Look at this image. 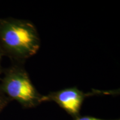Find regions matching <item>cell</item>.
<instances>
[{
    "label": "cell",
    "instance_id": "1",
    "mask_svg": "<svg viewBox=\"0 0 120 120\" xmlns=\"http://www.w3.org/2000/svg\"><path fill=\"white\" fill-rule=\"evenodd\" d=\"M36 28L28 21L0 19V51L3 56L21 64L34 56L40 47Z\"/></svg>",
    "mask_w": 120,
    "mask_h": 120
},
{
    "label": "cell",
    "instance_id": "2",
    "mask_svg": "<svg viewBox=\"0 0 120 120\" xmlns=\"http://www.w3.org/2000/svg\"><path fill=\"white\" fill-rule=\"evenodd\" d=\"M0 90L7 98L17 101L24 108H32L44 102V96L36 89L27 72L15 64L4 72Z\"/></svg>",
    "mask_w": 120,
    "mask_h": 120
},
{
    "label": "cell",
    "instance_id": "3",
    "mask_svg": "<svg viewBox=\"0 0 120 120\" xmlns=\"http://www.w3.org/2000/svg\"><path fill=\"white\" fill-rule=\"evenodd\" d=\"M87 96L76 87L67 88L44 96V102L54 101L73 118L80 116L79 111Z\"/></svg>",
    "mask_w": 120,
    "mask_h": 120
},
{
    "label": "cell",
    "instance_id": "4",
    "mask_svg": "<svg viewBox=\"0 0 120 120\" xmlns=\"http://www.w3.org/2000/svg\"><path fill=\"white\" fill-rule=\"evenodd\" d=\"M10 99L6 96V95L0 90V113L4 108L6 107L8 103L10 102Z\"/></svg>",
    "mask_w": 120,
    "mask_h": 120
},
{
    "label": "cell",
    "instance_id": "5",
    "mask_svg": "<svg viewBox=\"0 0 120 120\" xmlns=\"http://www.w3.org/2000/svg\"><path fill=\"white\" fill-rule=\"evenodd\" d=\"M73 120H102L100 118L94 117L92 116H78L77 117L74 118Z\"/></svg>",
    "mask_w": 120,
    "mask_h": 120
},
{
    "label": "cell",
    "instance_id": "6",
    "mask_svg": "<svg viewBox=\"0 0 120 120\" xmlns=\"http://www.w3.org/2000/svg\"><path fill=\"white\" fill-rule=\"evenodd\" d=\"M3 56L2 53H1V51H0V75L2 74L3 71L2 70V65H1V60H2V57Z\"/></svg>",
    "mask_w": 120,
    "mask_h": 120
},
{
    "label": "cell",
    "instance_id": "7",
    "mask_svg": "<svg viewBox=\"0 0 120 120\" xmlns=\"http://www.w3.org/2000/svg\"></svg>",
    "mask_w": 120,
    "mask_h": 120
}]
</instances>
